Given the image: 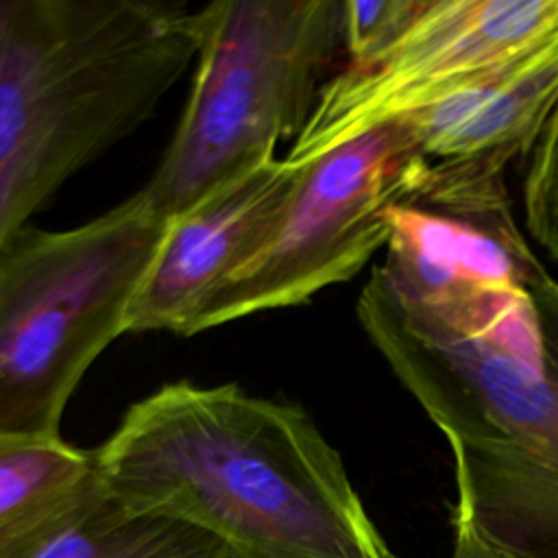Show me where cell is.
I'll return each mask as SVG.
<instances>
[{
	"instance_id": "2",
	"label": "cell",
	"mask_w": 558,
	"mask_h": 558,
	"mask_svg": "<svg viewBox=\"0 0 558 558\" xmlns=\"http://www.w3.org/2000/svg\"><path fill=\"white\" fill-rule=\"evenodd\" d=\"M355 316L449 442L453 521L501 558H558V281L484 336L418 329L366 292Z\"/></svg>"
},
{
	"instance_id": "5",
	"label": "cell",
	"mask_w": 558,
	"mask_h": 558,
	"mask_svg": "<svg viewBox=\"0 0 558 558\" xmlns=\"http://www.w3.org/2000/svg\"><path fill=\"white\" fill-rule=\"evenodd\" d=\"M166 227L135 192L72 229L26 225L0 251V434L61 438L72 392L126 333Z\"/></svg>"
},
{
	"instance_id": "12",
	"label": "cell",
	"mask_w": 558,
	"mask_h": 558,
	"mask_svg": "<svg viewBox=\"0 0 558 558\" xmlns=\"http://www.w3.org/2000/svg\"><path fill=\"white\" fill-rule=\"evenodd\" d=\"M94 484V451L0 434V558H22Z\"/></svg>"
},
{
	"instance_id": "1",
	"label": "cell",
	"mask_w": 558,
	"mask_h": 558,
	"mask_svg": "<svg viewBox=\"0 0 558 558\" xmlns=\"http://www.w3.org/2000/svg\"><path fill=\"white\" fill-rule=\"evenodd\" d=\"M100 486L242 558H397L340 453L296 405L235 384H166L94 449Z\"/></svg>"
},
{
	"instance_id": "6",
	"label": "cell",
	"mask_w": 558,
	"mask_h": 558,
	"mask_svg": "<svg viewBox=\"0 0 558 558\" xmlns=\"http://www.w3.org/2000/svg\"><path fill=\"white\" fill-rule=\"evenodd\" d=\"M286 157L296 179L275 235L209 301L194 333L303 305L355 277L388 244L392 211L423 185L432 163L408 116L340 135L299 133Z\"/></svg>"
},
{
	"instance_id": "9",
	"label": "cell",
	"mask_w": 558,
	"mask_h": 558,
	"mask_svg": "<svg viewBox=\"0 0 558 558\" xmlns=\"http://www.w3.org/2000/svg\"><path fill=\"white\" fill-rule=\"evenodd\" d=\"M294 179V163L272 157L170 218L126 314V333L192 336L209 301L275 235Z\"/></svg>"
},
{
	"instance_id": "8",
	"label": "cell",
	"mask_w": 558,
	"mask_h": 558,
	"mask_svg": "<svg viewBox=\"0 0 558 558\" xmlns=\"http://www.w3.org/2000/svg\"><path fill=\"white\" fill-rule=\"evenodd\" d=\"M558 24V0H425L381 52L347 61L301 133L340 135L425 109Z\"/></svg>"
},
{
	"instance_id": "10",
	"label": "cell",
	"mask_w": 558,
	"mask_h": 558,
	"mask_svg": "<svg viewBox=\"0 0 558 558\" xmlns=\"http://www.w3.org/2000/svg\"><path fill=\"white\" fill-rule=\"evenodd\" d=\"M558 102V24L451 96L405 113L429 159L501 170L530 153Z\"/></svg>"
},
{
	"instance_id": "14",
	"label": "cell",
	"mask_w": 558,
	"mask_h": 558,
	"mask_svg": "<svg viewBox=\"0 0 558 558\" xmlns=\"http://www.w3.org/2000/svg\"><path fill=\"white\" fill-rule=\"evenodd\" d=\"M423 7L425 0H344L347 61H366L388 48Z\"/></svg>"
},
{
	"instance_id": "7",
	"label": "cell",
	"mask_w": 558,
	"mask_h": 558,
	"mask_svg": "<svg viewBox=\"0 0 558 558\" xmlns=\"http://www.w3.org/2000/svg\"><path fill=\"white\" fill-rule=\"evenodd\" d=\"M390 222L386 257L368 279L423 323L462 329L547 275L519 231L504 172L484 163L432 159Z\"/></svg>"
},
{
	"instance_id": "13",
	"label": "cell",
	"mask_w": 558,
	"mask_h": 558,
	"mask_svg": "<svg viewBox=\"0 0 558 558\" xmlns=\"http://www.w3.org/2000/svg\"><path fill=\"white\" fill-rule=\"evenodd\" d=\"M527 155L523 179L525 227L547 255L558 259V102Z\"/></svg>"
},
{
	"instance_id": "3",
	"label": "cell",
	"mask_w": 558,
	"mask_h": 558,
	"mask_svg": "<svg viewBox=\"0 0 558 558\" xmlns=\"http://www.w3.org/2000/svg\"><path fill=\"white\" fill-rule=\"evenodd\" d=\"M196 57L163 0H0V251L142 126Z\"/></svg>"
},
{
	"instance_id": "11",
	"label": "cell",
	"mask_w": 558,
	"mask_h": 558,
	"mask_svg": "<svg viewBox=\"0 0 558 558\" xmlns=\"http://www.w3.org/2000/svg\"><path fill=\"white\" fill-rule=\"evenodd\" d=\"M22 558H242L218 536L185 521L137 512L98 482Z\"/></svg>"
},
{
	"instance_id": "4",
	"label": "cell",
	"mask_w": 558,
	"mask_h": 558,
	"mask_svg": "<svg viewBox=\"0 0 558 558\" xmlns=\"http://www.w3.org/2000/svg\"><path fill=\"white\" fill-rule=\"evenodd\" d=\"M196 72L148 183L146 207L170 220L275 157L307 124L344 52V0H218L194 11Z\"/></svg>"
},
{
	"instance_id": "15",
	"label": "cell",
	"mask_w": 558,
	"mask_h": 558,
	"mask_svg": "<svg viewBox=\"0 0 558 558\" xmlns=\"http://www.w3.org/2000/svg\"><path fill=\"white\" fill-rule=\"evenodd\" d=\"M453 532H456V541H453L451 558H501L469 525L453 521Z\"/></svg>"
}]
</instances>
